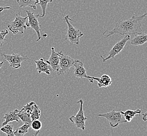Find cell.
I'll return each instance as SVG.
<instances>
[{"instance_id":"1","label":"cell","mask_w":147,"mask_h":136,"mask_svg":"<svg viewBox=\"0 0 147 136\" xmlns=\"http://www.w3.org/2000/svg\"><path fill=\"white\" fill-rule=\"evenodd\" d=\"M147 13L140 16H133L127 20H121L116 22L115 27L109 31H105L103 35L108 38L112 35H136L142 34V21L147 16Z\"/></svg>"},{"instance_id":"2","label":"cell","mask_w":147,"mask_h":136,"mask_svg":"<svg viewBox=\"0 0 147 136\" xmlns=\"http://www.w3.org/2000/svg\"><path fill=\"white\" fill-rule=\"evenodd\" d=\"M64 21L67 24V33L66 35V39L71 45H79L80 38L84 35V34L78 29L74 27L73 25L69 22V20H72L68 15H66L63 18Z\"/></svg>"},{"instance_id":"3","label":"cell","mask_w":147,"mask_h":136,"mask_svg":"<svg viewBox=\"0 0 147 136\" xmlns=\"http://www.w3.org/2000/svg\"><path fill=\"white\" fill-rule=\"evenodd\" d=\"M27 18L28 16L22 17L20 16V13L15 15L14 20L9 22L7 24L9 30L14 35H16L18 33L23 34L24 30L26 29L27 27L26 26V23Z\"/></svg>"},{"instance_id":"4","label":"cell","mask_w":147,"mask_h":136,"mask_svg":"<svg viewBox=\"0 0 147 136\" xmlns=\"http://www.w3.org/2000/svg\"><path fill=\"white\" fill-rule=\"evenodd\" d=\"M59 57V71L57 72L58 75L65 74L67 72L69 69L73 66L74 63L76 60L69 57L67 54L63 53L61 51L57 52Z\"/></svg>"},{"instance_id":"5","label":"cell","mask_w":147,"mask_h":136,"mask_svg":"<svg viewBox=\"0 0 147 136\" xmlns=\"http://www.w3.org/2000/svg\"><path fill=\"white\" fill-rule=\"evenodd\" d=\"M97 116L105 118L109 122L111 127L115 128L121 124L126 122L124 117L121 112H116L114 109L107 113L98 114Z\"/></svg>"},{"instance_id":"6","label":"cell","mask_w":147,"mask_h":136,"mask_svg":"<svg viewBox=\"0 0 147 136\" xmlns=\"http://www.w3.org/2000/svg\"><path fill=\"white\" fill-rule=\"evenodd\" d=\"M77 103H80V104L79 111L76 115L70 117L69 120L75 125L77 128L84 131L85 130V122L87 118L85 116L84 111L83 109L84 101L82 99H80L77 102Z\"/></svg>"},{"instance_id":"7","label":"cell","mask_w":147,"mask_h":136,"mask_svg":"<svg viewBox=\"0 0 147 136\" xmlns=\"http://www.w3.org/2000/svg\"><path fill=\"white\" fill-rule=\"evenodd\" d=\"M26 12L27 14V16L28 18V22H26V26L27 27H30L36 32L38 36L36 41H38L42 39L40 34V31H41V30L40 29V26L38 20L39 18V14L34 15V12H32L28 10H26Z\"/></svg>"},{"instance_id":"8","label":"cell","mask_w":147,"mask_h":136,"mask_svg":"<svg viewBox=\"0 0 147 136\" xmlns=\"http://www.w3.org/2000/svg\"><path fill=\"white\" fill-rule=\"evenodd\" d=\"M1 56L4 58V61H8L10 67L14 69H19L21 67V63L23 61L30 60L27 56H22L19 54L15 53L10 55L1 53Z\"/></svg>"},{"instance_id":"9","label":"cell","mask_w":147,"mask_h":136,"mask_svg":"<svg viewBox=\"0 0 147 136\" xmlns=\"http://www.w3.org/2000/svg\"><path fill=\"white\" fill-rule=\"evenodd\" d=\"M129 40H130V35H125V36L122 40L119 41V42H117L116 44H115V45L113 46V48L109 52V54L108 57L104 58L102 55H101L100 57L103 60V62L105 63L108 60L114 58L115 56L119 54L121 51L124 49L125 46L126 44L128 41Z\"/></svg>"},{"instance_id":"10","label":"cell","mask_w":147,"mask_h":136,"mask_svg":"<svg viewBox=\"0 0 147 136\" xmlns=\"http://www.w3.org/2000/svg\"><path fill=\"white\" fill-rule=\"evenodd\" d=\"M74 66L75 67L74 69V75L77 78H86L89 80L90 82L92 83L93 80L90 79L89 76L87 75L86 70L84 67V63L79 60H76V61L74 63Z\"/></svg>"},{"instance_id":"11","label":"cell","mask_w":147,"mask_h":136,"mask_svg":"<svg viewBox=\"0 0 147 136\" xmlns=\"http://www.w3.org/2000/svg\"><path fill=\"white\" fill-rule=\"evenodd\" d=\"M51 54L48 60H45L50 65L52 70L57 72L59 70V54L55 51L54 47L51 48Z\"/></svg>"},{"instance_id":"12","label":"cell","mask_w":147,"mask_h":136,"mask_svg":"<svg viewBox=\"0 0 147 136\" xmlns=\"http://www.w3.org/2000/svg\"><path fill=\"white\" fill-rule=\"evenodd\" d=\"M35 63L37 65V70L39 73H45L49 75L51 72L53 71L50 65L45 62L44 58H40L39 60L36 61Z\"/></svg>"},{"instance_id":"13","label":"cell","mask_w":147,"mask_h":136,"mask_svg":"<svg viewBox=\"0 0 147 136\" xmlns=\"http://www.w3.org/2000/svg\"><path fill=\"white\" fill-rule=\"evenodd\" d=\"M90 79L96 80L98 82V86L99 88H107L110 86L112 83V80L110 76L107 74H103L101 77H93L89 76Z\"/></svg>"},{"instance_id":"14","label":"cell","mask_w":147,"mask_h":136,"mask_svg":"<svg viewBox=\"0 0 147 136\" xmlns=\"http://www.w3.org/2000/svg\"><path fill=\"white\" fill-rule=\"evenodd\" d=\"M20 111L18 109H15L14 111L12 112H9L5 114V116L3 117V119H5V121L2 123V126L4 125H6L9 124L10 122H13V121H16L17 122H19L20 118L18 116Z\"/></svg>"},{"instance_id":"15","label":"cell","mask_w":147,"mask_h":136,"mask_svg":"<svg viewBox=\"0 0 147 136\" xmlns=\"http://www.w3.org/2000/svg\"><path fill=\"white\" fill-rule=\"evenodd\" d=\"M147 35L142 33V34H138L131 40V45L134 46L142 45L147 42Z\"/></svg>"},{"instance_id":"16","label":"cell","mask_w":147,"mask_h":136,"mask_svg":"<svg viewBox=\"0 0 147 136\" xmlns=\"http://www.w3.org/2000/svg\"><path fill=\"white\" fill-rule=\"evenodd\" d=\"M120 112L123 115L126 122H131V120L135 117L136 116H139L142 113V110L139 109L135 111L127 110L125 112H123V111H120Z\"/></svg>"},{"instance_id":"17","label":"cell","mask_w":147,"mask_h":136,"mask_svg":"<svg viewBox=\"0 0 147 136\" xmlns=\"http://www.w3.org/2000/svg\"><path fill=\"white\" fill-rule=\"evenodd\" d=\"M20 7H30L36 10V4L39 3V0H17Z\"/></svg>"},{"instance_id":"18","label":"cell","mask_w":147,"mask_h":136,"mask_svg":"<svg viewBox=\"0 0 147 136\" xmlns=\"http://www.w3.org/2000/svg\"><path fill=\"white\" fill-rule=\"evenodd\" d=\"M18 116L20 119H21L24 123H27L31 125L32 120L30 117V115L28 112L25 111L23 108L20 111Z\"/></svg>"},{"instance_id":"19","label":"cell","mask_w":147,"mask_h":136,"mask_svg":"<svg viewBox=\"0 0 147 136\" xmlns=\"http://www.w3.org/2000/svg\"><path fill=\"white\" fill-rule=\"evenodd\" d=\"M30 125L27 123H24V124L20 127L17 128L16 130L14 131L15 136H23L28 131Z\"/></svg>"},{"instance_id":"20","label":"cell","mask_w":147,"mask_h":136,"mask_svg":"<svg viewBox=\"0 0 147 136\" xmlns=\"http://www.w3.org/2000/svg\"><path fill=\"white\" fill-rule=\"evenodd\" d=\"M13 128H14L13 125L7 124L6 125L2 126L0 130L4 133H5L7 136H15Z\"/></svg>"},{"instance_id":"21","label":"cell","mask_w":147,"mask_h":136,"mask_svg":"<svg viewBox=\"0 0 147 136\" xmlns=\"http://www.w3.org/2000/svg\"><path fill=\"white\" fill-rule=\"evenodd\" d=\"M52 1L53 0H39L38 4L41 6V7L42 11V14L38 15V17H43L45 16L48 4L49 3H51Z\"/></svg>"},{"instance_id":"22","label":"cell","mask_w":147,"mask_h":136,"mask_svg":"<svg viewBox=\"0 0 147 136\" xmlns=\"http://www.w3.org/2000/svg\"><path fill=\"white\" fill-rule=\"evenodd\" d=\"M42 122L40 121L39 119H36L32 120L31 122L30 126L31 128L36 131V134L35 135L37 136L38 135V133H39L40 131L42 128Z\"/></svg>"},{"instance_id":"23","label":"cell","mask_w":147,"mask_h":136,"mask_svg":"<svg viewBox=\"0 0 147 136\" xmlns=\"http://www.w3.org/2000/svg\"><path fill=\"white\" fill-rule=\"evenodd\" d=\"M40 114H41V111L39 109V106L36 104L34 106V110L32 111V113L30 114L31 120L32 121V120H36V119H39Z\"/></svg>"},{"instance_id":"24","label":"cell","mask_w":147,"mask_h":136,"mask_svg":"<svg viewBox=\"0 0 147 136\" xmlns=\"http://www.w3.org/2000/svg\"><path fill=\"white\" fill-rule=\"evenodd\" d=\"M36 105V104L34 102H29L28 103H27L26 105L24 106L23 108L25 111L30 114H30L34 110V106Z\"/></svg>"},{"instance_id":"25","label":"cell","mask_w":147,"mask_h":136,"mask_svg":"<svg viewBox=\"0 0 147 136\" xmlns=\"http://www.w3.org/2000/svg\"><path fill=\"white\" fill-rule=\"evenodd\" d=\"M9 34L8 30L4 29L0 31V46H2L5 43L7 42V40L5 38L6 36Z\"/></svg>"},{"instance_id":"26","label":"cell","mask_w":147,"mask_h":136,"mask_svg":"<svg viewBox=\"0 0 147 136\" xmlns=\"http://www.w3.org/2000/svg\"><path fill=\"white\" fill-rule=\"evenodd\" d=\"M11 8L9 6H7V7H3V6H0V12L4 11V10H11Z\"/></svg>"},{"instance_id":"27","label":"cell","mask_w":147,"mask_h":136,"mask_svg":"<svg viewBox=\"0 0 147 136\" xmlns=\"http://www.w3.org/2000/svg\"><path fill=\"white\" fill-rule=\"evenodd\" d=\"M142 119L144 122H146L147 120V113L142 114Z\"/></svg>"},{"instance_id":"28","label":"cell","mask_w":147,"mask_h":136,"mask_svg":"<svg viewBox=\"0 0 147 136\" xmlns=\"http://www.w3.org/2000/svg\"><path fill=\"white\" fill-rule=\"evenodd\" d=\"M5 62V61H2V62H1L0 61V69L1 68V67H2V65H3V63H4Z\"/></svg>"}]
</instances>
